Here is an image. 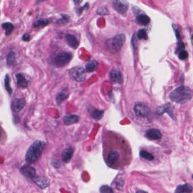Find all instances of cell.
Masks as SVG:
<instances>
[{
  "instance_id": "cell-1",
  "label": "cell",
  "mask_w": 193,
  "mask_h": 193,
  "mask_svg": "<svg viewBox=\"0 0 193 193\" xmlns=\"http://www.w3.org/2000/svg\"><path fill=\"white\" fill-rule=\"evenodd\" d=\"M113 139L106 137L103 140V155L106 164L112 168L117 169L121 165V154Z\"/></svg>"
},
{
  "instance_id": "cell-2",
  "label": "cell",
  "mask_w": 193,
  "mask_h": 193,
  "mask_svg": "<svg viewBox=\"0 0 193 193\" xmlns=\"http://www.w3.org/2000/svg\"><path fill=\"white\" fill-rule=\"evenodd\" d=\"M46 143L41 140H36L28 149L26 155V161L28 164L37 161L40 158Z\"/></svg>"
},
{
  "instance_id": "cell-3",
  "label": "cell",
  "mask_w": 193,
  "mask_h": 193,
  "mask_svg": "<svg viewBox=\"0 0 193 193\" xmlns=\"http://www.w3.org/2000/svg\"><path fill=\"white\" fill-rule=\"evenodd\" d=\"M193 96L191 89L186 86H181L172 91L169 98L172 101L178 104H184L187 102Z\"/></svg>"
},
{
  "instance_id": "cell-4",
  "label": "cell",
  "mask_w": 193,
  "mask_h": 193,
  "mask_svg": "<svg viewBox=\"0 0 193 193\" xmlns=\"http://www.w3.org/2000/svg\"><path fill=\"white\" fill-rule=\"evenodd\" d=\"M125 35L123 34L115 35L109 42V49L112 50L114 52H118L121 50L125 42Z\"/></svg>"
},
{
  "instance_id": "cell-5",
  "label": "cell",
  "mask_w": 193,
  "mask_h": 193,
  "mask_svg": "<svg viewBox=\"0 0 193 193\" xmlns=\"http://www.w3.org/2000/svg\"><path fill=\"white\" fill-rule=\"evenodd\" d=\"M72 58V53L62 52L59 53L54 58V64L58 67H63L68 64Z\"/></svg>"
},
{
  "instance_id": "cell-6",
  "label": "cell",
  "mask_w": 193,
  "mask_h": 193,
  "mask_svg": "<svg viewBox=\"0 0 193 193\" xmlns=\"http://www.w3.org/2000/svg\"><path fill=\"white\" fill-rule=\"evenodd\" d=\"M70 75L72 79L79 82H83L86 78V71L82 67L72 69L70 72Z\"/></svg>"
},
{
  "instance_id": "cell-7",
  "label": "cell",
  "mask_w": 193,
  "mask_h": 193,
  "mask_svg": "<svg viewBox=\"0 0 193 193\" xmlns=\"http://www.w3.org/2000/svg\"><path fill=\"white\" fill-rule=\"evenodd\" d=\"M134 110L135 114L139 117H146L150 113V109L143 103H137L134 106Z\"/></svg>"
},
{
  "instance_id": "cell-8",
  "label": "cell",
  "mask_w": 193,
  "mask_h": 193,
  "mask_svg": "<svg viewBox=\"0 0 193 193\" xmlns=\"http://www.w3.org/2000/svg\"><path fill=\"white\" fill-rule=\"evenodd\" d=\"M156 112L158 115H162L164 113L167 112L169 114V116L172 118L174 119L176 118V115L174 112V108L169 104H167L164 106L158 107L156 110Z\"/></svg>"
},
{
  "instance_id": "cell-9",
  "label": "cell",
  "mask_w": 193,
  "mask_h": 193,
  "mask_svg": "<svg viewBox=\"0 0 193 193\" xmlns=\"http://www.w3.org/2000/svg\"><path fill=\"white\" fill-rule=\"evenodd\" d=\"M113 5L114 10L120 14H124L128 8V3L126 1H115Z\"/></svg>"
},
{
  "instance_id": "cell-10",
  "label": "cell",
  "mask_w": 193,
  "mask_h": 193,
  "mask_svg": "<svg viewBox=\"0 0 193 193\" xmlns=\"http://www.w3.org/2000/svg\"><path fill=\"white\" fill-rule=\"evenodd\" d=\"M26 105V102L23 98L15 99L13 101L11 105V108L13 111L15 112H19L20 110L23 109V108Z\"/></svg>"
},
{
  "instance_id": "cell-11",
  "label": "cell",
  "mask_w": 193,
  "mask_h": 193,
  "mask_svg": "<svg viewBox=\"0 0 193 193\" xmlns=\"http://www.w3.org/2000/svg\"><path fill=\"white\" fill-rule=\"evenodd\" d=\"M20 172L27 178H30L32 180L35 177L36 171L33 167L25 165L21 168Z\"/></svg>"
},
{
  "instance_id": "cell-12",
  "label": "cell",
  "mask_w": 193,
  "mask_h": 193,
  "mask_svg": "<svg viewBox=\"0 0 193 193\" xmlns=\"http://www.w3.org/2000/svg\"><path fill=\"white\" fill-rule=\"evenodd\" d=\"M146 136L151 140H159L161 138L162 134L159 130L151 129L148 130L146 133Z\"/></svg>"
},
{
  "instance_id": "cell-13",
  "label": "cell",
  "mask_w": 193,
  "mask_h": 193,
  "mask_svg": "<svg viewBox=\"0 0 193 193\" xmlns=\"http://www.w3.org/2000/svg\"><path fill=\"white\" fill-rule=\"evenodd\" d=\"M110 77L111 80L116 83L122 84L123 81V76L121 72L117 70H112L110 72Z\"/></svg>"
},
{
  "instance_id": "cell-14",
  "label": "cell",
  "mask_w": 193,
  "mask_h": 193,
  "mask_svg": "<svg viewBox=\"0 0 193 193\" xmlns=\"http://www.w3.org/2000/svg\"><path fill=\"white\" fill-rule=\"evenodd\" d=\"M74 154V148L68 147L65 148L62 153V159L65 163H68L72 159Z\"/></svg>"
},
{
  "instance_id": "cell-15",
  "label": "cell",
  "mask_w": 193,
  "mask_h": 193,
  "mask_svg": "<svg viewBox=\"0 0 193 193\" xmlns=\"http://www.w3.org/2000/svg\"><path fill=\"white\" fill-rule=\"evenodd\" d=\"M32 180L41 188H45L49 185V180L44 177H35Z\"/></svg>"
},
{
  "instance_id": "cell-16",
  "label": "cell",
  "mask_w": 193,
  "mask_h": 193,
  "mask_svg": "<svg viewBox=\"0 0 193 193\" xmlns=\"http://www.w3.org/2000/svg\"><path fill=\"white\" fill-rule=\"evenodd\" d=\"M65 38L69 46L70 47L73 49H76L78 48L79 46V42L74 36L71 34L66 35Z\"/></svg>"
},
{
  "instance_id": "cell-17",
  "label": "cell",
  "mask_w": 193,
  "mask_h": 193,
  "mask_svg": "<svg viewBox=\"0 0 193 193\" xmlns=\"http://www.w3.org/2000/svg\"><path fill=\"white\" fill-rule=\"evenodd\" d=\"M63 120L65 125H72V124L77 123L80 120V117L76 115L70 114V115L65 116Z\"/></svg>"
},
{
  "instance_id": "cell-18",
  "label": "cell",
  "mask_w": 193,
  "mask_h": 193,
  "mask_svg": "<svg viewBox=\"0 0 193 193\" xmlns=\"http://www.w3.org/2000/svg\"><path fill=\"white\" fill-rule=\"evenodd\" d=\"M17 84L18 86L21 88H26L28 86V81L22 74H17Z\"/></svg>"
},
{
  "instance_id": "cell-19",
  "label": "cell",
  "mask_w": 193,
  "mask_h": 193,
  "mask_svg": "<svg viewBox=\"0 0 193 193\" xmlns=\"http://www.w3.org/2000/svg\"><path fill=\"white\" fill-rule=\"evenodd\" d=\"M193 187L189 184L178 186L176 190V193H191L193 191Z\"/></svg>"
},
{
  "instance_id": "cell-20",
  "label": "cell",
  "mask_w": 193,
  "mask_h": 193,
  "mask_svg": "<svg viewBox=\"0 0 193 193\" xmlns=\"http://www.w3.org/2000/svg\"><path fill=\"white\" fill-rule=\"evenodd\" d=\"M136 22L139 24L146 26L150 22V19L147 15L140 14L136 17Z\"/></svg>"
},
{
  "instance_id": "cell-21",
  "label": "cell",
  "mask_w": 193,
  "mask_h": 193,
  "mask_svg": "<svg viewBox=\"0 0 193 193\" xmlns=\"http://www.w3.org/2000/svg\"><path fill=\"white\" fill-rule=\"evenodd\" d=\"M98 68V62L95 60H91L87 62L86 65V70L88 72H91L96 70Z\"/></svg>"
},
{
  "instance_id": "cell-22",
  "label": "cell",
  "mask_w": 193,
  "mask_h": 193,
  "mask_svg": "<svg viewBox=\"0 0 193 193\" xmlns=\"http://www.w3.org/2000/svg\"><path fill=\"white\" fill-rule=\"evenodd\" d=\"M103 114H104V112L102 110L97 109H94L91 112V116L92 117L95 119L96 121L100 120L102 117Z\"/></svg>"
},
{
  "instance_id": "cell-23",
  "label": "cell",
  "mask_w": 193,
  "mask_h": 193,
  "mask_svg": "<svg viewBox=\"0 0 193 193\" xmlns=\"http://www.w3.org/2000/svg\"><path fill=\"white\" fill-rule=\"evenodd\" d=\"M2 28L5 30V34L6 35H9L11 34L12 31L14 28V25L11 23L9 22H6L2 24Z\"/></svg>"
},
{
  "instance_id": "cell-24",
  "label": "cell",
  "mask_w": 193,
  "mask_h": 193,
  "mask_svg": "<svg viewBox=\"0 0 193 193\" xmlns=\"http://www.w3.org/2000/svg\"><path fill=\"white\" fill-rule=\"evenodd\" d=\"M15 61V54L14 52H10L8 54L6 58V62L8 66H12L14 64Z\"/></svg>"
},
{
  "instance_id": "cell-25",
  "label": "cell",
  "mask_w": 193,
  "mask_h": 193,
  "mask_svg": "<svg viewBox=\"0 0 193 193\" xmlns=\"http://www.w3.org/2000/svg\"><path fill=\"white\" fill-rule=\"evenodd\" d=\"M140 156L146 160L148 161H152L154 159V156L151 153L146 151L145 150H142L140 152Z\"/></svg>"
},
{
  "instance_id": "cell-26",
  "label": "cell",
  "mask_w": 193,
  "mask_h": 193,
  "mask_svg": "<svg viewBox=\"0 0 193 193\" xmlns=\"http://www.w3.org/2000/svg\"><path fill=\"white\" fill-rule=\"evenodd\" d=\"M5 87L6 90V91H8V93L11 95L12 93V88L10 86V76L6 75L5 78Z\"/></svg>"
},
{
  "instance_id": "cell-27",
  "label": "cell",
  "mask_w": 193,
  "mask_h": 193,
  "mask_svg": "<svg viewBox=\"0 0 193 193\" xmlns=\"http://www.w3.org/2000/svg\"><path fill=\"white\" fill-rule=\"evenodd\" d=\"M49 23V21L47 19H39L34 23L35 27H44Z\"/></svg>"
},
{
  "instance_id": "cell-28",
  "label": "cell",
  "mask_w": 193,
  "mask_h": 193,
  "mask_svg": "<svg viewBox=\"0 0 193 193\" xmlns=\"http://www.w3.org/2000/svg\"><path fill=\"white\" fill-rule=\"evenodd\" d=\"M137 38L139 39L147 40L148 39L147 34L146 30L144 29H141L138 31L137 32Z\"/></svg>"
},
{
  "instance_id": "cell-29",
  "label": "cell",
  "mask_w": 193,
  "mask_h": 193,
  "mask_svg": "<svg viewBox=\"0 0 193 193\" xmlns=\"http://www.w3.org/2000/svg\"><path fill=\"white\" fill-rule=\"evenodd\" d=\"M68 97V95L65 93H61L58 95L56 98V102L58 104H60L61 102H64Z\"/></svg>"
},
{
  "instance_id": "cell-30",
  "label": "cell",
  "mask_w": 193,
  "mask_h": 193,
  "mask_svg": "<svg viewBox=\"0 0 193 193\" xmlns=\"http://www.w3.org/2000/svg\"><path fill=\"white\" fill-rule=\"evenodd\" d=\"M100 193H114L112 189L107 185L102 186L100 188Z\"/></svg>"
},
{
  "instance_id": "cell-31",
  "label": "cell",
  "mask_w": 193,
  "mask_h": 193,
  "mask_svg": "<svg viewBox=\"0 0 193 193\" xmlns=\"http://www.w3.org/2000/svg\"><path fill=\"white\" fill-rule=\"evenodd\" d=\"M69 22V17L67 15L62 16V18L61 19L58 20L57 22L58 24L60 25H65Z\"/></svg>"
},
{
  "instance_id": "cell-32",
  "label": "cell",
  "mask_w": 193,
  "mask_h": 193,
  "mask_svg": "<svg viewBox=\"0 0 193 193\" xmlns=\"http://www.w3.org/2000/svg\"><path fill=\"white\" fill-rule=\"evenodd\" d=\"M188 57V53L186 51V50H181L180 53H179V55H178V57L180 58V60H186L187 58Z\"/></svg>"
},
{
  "instance_id": "cell-33",
  "label": "cell",
  "mask_w": 193,
  "mask_h": 193,
  "mask_svg": "<svg viewBox=\"0 0 193 193\" xmlns=\"http://www.w3.org/2000/svg\"><path fill=\"white\" fill-rule=\"evenodd\" d=\"M30 35L27 34L23 35V36H22L23 40L25 41V42H28L30 40Z\"/></svg>"
},
{
  "instance_id": "cell-34",
  "label": "cell",
  "mask_w": 193,
  "mask_h": 193,
  "mask_svg": "<svg viewBox=\"0 0 193 193\" xmlns=\"http://www.w3.org/2000/svg\"><path fill=\"white\" fill-rule=\"evenodd\" d=\"M87 6H88V4H86V5H84V7L82 8V9H83V8H85V7H86ZM83 10H84V9H82V8H80V9H78V10L76 11V12H78V13L79 14H80L82 12H83Z\"/></svg>"
},
{
  "instance_id": "cell-35",
  "label": "cell",
  "mask_w": 193,
  "mask_h": 193,
  "mask_svg": "<svg viewBox=\"0 0 193 193\" xmlns=\"http://www.w3.org/2000/svg\"><path fill=\"white\" fill-rule=\"evenodd\" d=\"M136 193H147L146 192H145L144 191H142V190H139L138 191H137Z\"/></svg>"
},
{
  "instance_id": "cell-36",
  "label": "cell",
  "mask_w": 193,
  "mask_h": 193,
  "mask_svg": "<svg viewBox=\"0 0 193 193\" xmlns=\"http://www.w3.org/2000/svg\"><path fill=\"white\" fill-rule=\"evenodd\" d=\"M80 2H81L80 1H74V2H76V3H77V4H78V3H80Z\"/></svg>"
},
{
  "instance_id": "cell-37",
  "label": "cell",
  "mask_w": 193,
  "mask_h": 193,
  "mask_svg": "<svg viewBox=\"0 0 193 193\" xmlns=\"http://www.w3.org/2000/svg\"><path fill=\"white\" fill-rule=\"evenodd\" d=\"M192 177H193V176H192Z\"/></svg>"
}]
</instances>
